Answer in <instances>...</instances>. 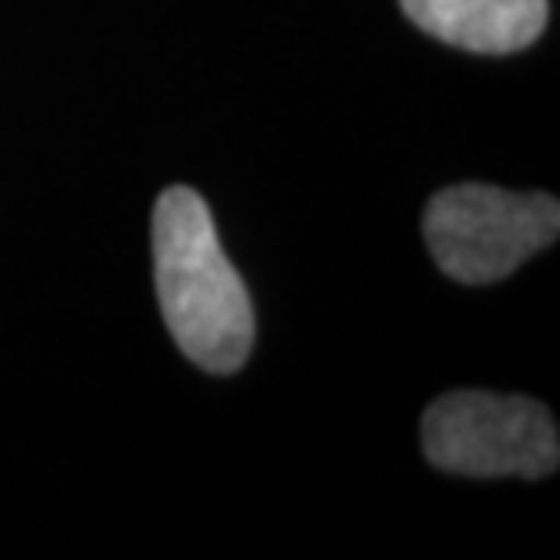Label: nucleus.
Returning <instances> with one entry per match:
<instances>
[{"instance_id": "nucleus-3", "label": "nucleus", "mask_w": 560, "mask_h": 560, "mask_svg": "<svg viewBox=\"0 0 560 560\" xmlns=\"http://www.w3.org/2000/svg\"><path fill=\"white\" fill-rule=\"evenodd\" d=\"M422 452L458 477L539 480L560 463V436L539 400L458 389L425 408Z\"/></svg>"}, {"instance_id": "nucleus-1", "label": "nucleus", "mask_w": 560, "mask_h": 560, "mask_svg": "<svg viewBox=\"0 0 560 560\" xmlns=\"http://www.w3.org/2000/svg\"><path fill=\"white\" fill-rule=\"evenodd\" d=\"M153 270L178 350L211 375L237 372L255 342V310L197 189L172 186L156 197Z\"/></svg>"}, {"instance_id": "nucleus-4", "label": "nucleus", "mask_w": 560, "mask_h": 560, "mask_svg": "<svg viewBox=\"0 0 560 560\" xmlns=\"http://www.w3.org/2000/svg\"><path fill=\"white\" fill-rule=\"evenodd\" d=\"M430 37L477 55H510L542 37L550 0H400Z\"/></svg>"}, {"instance_id": "nucleus-2", "label": "nucleus", "mask_w": 560, "mask_h": 560, "mask_svg": "<svg viewBox=\"0 0 560 560\" xmlns=\"http://www.w3.org/2000/svg\"><path fill=\"white\" fill-rule=\"evenodd\" d=\"M422 233L433 262L452 280L495 284L557 241L560 205L550 194L463 183L430 200Z\"/></svg>"}]
</instances>
